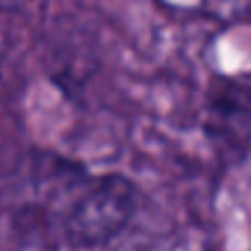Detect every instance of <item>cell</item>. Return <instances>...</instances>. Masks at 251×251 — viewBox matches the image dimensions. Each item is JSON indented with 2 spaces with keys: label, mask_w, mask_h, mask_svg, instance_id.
<instances>
[{
  "label": "cell",
  "mask_w": 251,
  "mask_h": 251,
  "mask_svg": "<svg viewBox=\"0 0 251 251\" xmlns=\"http://www.w3.org/2000/svg\"><path fill=\"white\" fill-rule=\"evenodd\" d=\"M204 130L222 157H251V80H219L210 89Z\"/></svg>",
  "instance_id": "cell-2"
},
{
  "label": "cell",
  "mask_w": 251,
  "mask_h": 251,
  "mask_svg": "<svg viewBox=\"0 0 251 251\" xmlns=\"http://www.w3.org/2000/svg\"><path fill=\"white\" fill-rule=\"evenodd\" d=\"M0 207L33 239L89 248L130 225L139 192L118 175H95L53 154H27L0 177Z\"/></svg>",
  "instance_id": "cell-1"
},
{
  "label": "cell",
  "mask_w": 251,
  "mask_h": 251,
  "mask_svg": "<svg viewBox=\"0 0 251 251\" xmlns=\"http://www.w3.org/2000/svg\"><path fill=\"white\" fill-rule=\"evenodd\" d=\"M9 3H21V0H0V6H9Z\"/></svg>",
  "instance_id": "cell-3"
}]
</instances>
